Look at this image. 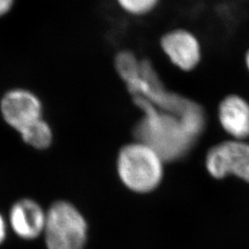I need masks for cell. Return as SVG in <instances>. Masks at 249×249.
<instances>
[{
    "label": "cell",
    "instance_id": "obj_5",
    "mask_svg": "<svg viewBox=\"0 0 249 249\" xmlns=\"http://www.w3.org/2000/svg\"><path fill=\"white\" fill-rule=\"evenodd\" d=\"M206 167L217 179L233 175L249 183V144L233 140L214 146L207 154Z\"/></svg>",
    "mask_w": 249,
    "mask_h": 249
},
{
    "label": "cell",
    "instance_id": "obj_3",
    "mask_svg": "<svg viewBox=\"0 0 249 249\" xmlns=\"http://www.w3.org/2000/svg\"><path fill=\"white\" fill-rule=\"evenodd\" d=\"M88 226L76 207L67 201L53 203L46 212L45 245L48 249H83Z\"/></svg>",
    "mask_w": 249,
    "mask_h": 249
},
{
    "label": "cell",
    "instance_id": "obj_4",
    "mask_svg": "<svg viewBox=\"0 0 249 249\" xmlns=\"http://www.w3.org/2000/svg\"><path fill=\"white\" fill-rule=\"evenodd\" d=\"M0 115L18 134L44 118V104L33 89L13 87L0 97Z\"/></svg>",
    "mask_w": 249,
    "mask_h": 249
},
{
    "label": "cell",
    "instance_id": "obj_12",
    "mask_svg": "<svg viewBox=\"0 0 249 249\" xmlns=\"http://www.w3.org/2000/svg\"><path fill=\"white\" fill-rule=\"evenodd\" d=\"M16 0H0V18L6 17L14 8Z\"/></svg>",
    "mask_w": 249,
    "mask_h": 249
},
{
    "label": "cell",
    "instance_id": "obj_14",
    "mask_svg": "<svg viewBox=\"0 0 249 249\" xmlns=\"http://www.w3.org/2000/svg\"><path fill=\"white\" fill-rule=\"evenodd\" d=\"M246 65H247V68H248L249 71V50L246 54Z\"/></svg>",
    "mask_w": 249,
    "mask_h": 249
},
{
    "label": "cell",
    "instance_id": "obj_1",
    "mask_svg": "<svg viewBox=\"0 0 249 249\" xmlns=\"http://www.w3.org/2000/svg\"><path fill=\"white\" fill-rule=\"evenodd\" d=\"M132 98L142 112L134 127L135 141L150 146L164 161L183 157L203 130L204 119L178 116L161 111L142 97Z\"/></svg>",
    "mask_w": 249,
    "mask_h": 249
},
{
    "label": "cell",
    "instance_id": "obj_13",
    "mask_svg": "<svg viewBox=\"0 0 249 249\" xmlns=\"http://www.w3.org/2000/svg\"><path fill=\"white\" fill-rule=\"evenodd\" d=\"M6 237V223L3 217L0 215V244L4 241Z\"/></svg>",
    "mask_w": 249,
    "mask_h": 249
},
{
    "label": "cell",
    "instance_id": "obj_6",
    "mask_svg": "<svg viewBox=\"0 0 249 249\" xmlns=\"http://www.w3.org/2000/svg\"><path fill=\"white\" fill-rule=\"evenodd\" d=\"M160 46L170 62L183 71L194 70L200 61V45L196 36L186 30L167 32L161 36Z\"/></svg>",
    "mask_w": 249,
    "mask_h": 249
},
{
    "label": "cell",
    "instance_id": "obj_11",
    "mask_svg": "<svg viewBox=\"0 0 249 249\" xmlns=\"http://www.w3.org/2000/svg\"><path fill=\"white\" fill-rule=\"evenodd\" d=\"M117 8L129 17H145L156 9L160 0H115Z\"/></svg>",
    "mask_w": 249,
    "mask_h": 249
},
{
    "label": "cell",
    "instance_id": "obj_8",
    "mask_svg": "<svg viewBox=\"0 0 249 249\" xmlns=\"http://www.w3.org/2000/svg\"><path fill=\"white\" fill-rule=\"evenodd\" d=\"M219 121L223 129L236 141L249 138V103L236 94L228 95L219 106Z\"/></svg>",
    "mask_w": 249,
    "mask_h": 249
},
{
    "label": "cell",
    "instance_id": "obj_2",
    "mask_svg": "<svg viewBox=\"0 0 249 249\" xmlns=\"http://www.w3.org/2000/svg\"><path fill=\"white\" fill-rule=\"evenodd\" d=\"M163 161L150 146L135 141L124 145L118 153V176L130 190L148 193L160 185L163 175Z\"/></svg>",
    "mask_w": 249,
    "mask_h": 249
},
{
    "label": "cell",
    "instance_id": "obj_10",
    "mask_svg": "<svg viewBox=\"0 0 249 249\" xmlns=\"http://www.w3.org/2000/svg\"><path fill=\"white\" fill-rule=\"evenodd\" d=\"M20 137L24 142L33 148L44 150L48 148L53 142V130L45 118L38 120L21 131Z\"/></svg>",
    "mask_w": 249,
    "mask_h": 249
},
{
    "label": "cell",
    "instance_id": "obj_7",
    "mask_svg": "<svg viewBox=\"0 0 249 249\" xmlns=\"http://www.w3.org/2000/svg\"><path fill=\"white\" fill-rule=\"evenodd\" d=\"M46 213L36 201L21 199L13 205L9 223L15 233L23 239H35L44 232Z\"/></svg>",
    "mask_w": 249,
    "mask_h": 249
},
{
    "label": "cell",
    "instance_id": "obj_9",
    "mask_svg": "<svg viewBox=\"0 0 249 249\" xmlns=\"http://www.w3.org/2000/svg\"><path fill=\"white\" fill-rule=\"evenodd\" d=\"M142 59L131 50L122 49L118 51L114 58V66L116 74L128 87L139 79L142 71Z\"/></svg>",
    "mask_w": 249,
    "mask_h": 249
}]
</instances>
